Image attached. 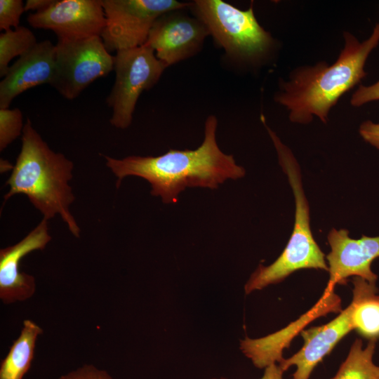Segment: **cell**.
<instances>
[{"mask_svg":"<svg viewBox=\"0 0 379 379\" xmlns=\"http://www.w3.org/2000/svg\"><path fill=\"white\" fill-rule=\"evenodd\" d=\"M218 120L214 115L205 121L204 138L195 149H169L157 157L128 156L121 159L103 155L107 166L117 178V187L126 176L145 179L151 186V194L160 197L164 203L178 201L186 187L217 189L227 179H239L245 175L232 155L226 154L216 141Z\"/></svg>","mask_w":379,"mask_h":379,"instance_id":"6da1fadb","label":"cell"},{"mask_svg":"<svg viewBox=\"0 0 379 379\" xmlns=\"http://www.w3.org/2000/svg\"><path fill=\"white\" fill-rule=\"evenodd\" d=\"M343 36L345 46L334 63L301 67L281 82L275 100L289 111L291 121L307 124L317 116L326 123L339 98L366 76L365 63L379 44V23L362 42L348 32Z\"/></svg>","mask_w":379,"mask_h":379,"instance_id":"7a4b0ae2","label":"cell"},{"mask_svg":"<svg viewBox=\"0 0 379 379\" xmlns=\"http://www.w3.org/2000/svg\"><path fill=\"white\" fill-rule=\"evenodd\" d=\"M72 169L73 163L64 154L53 152L27 119L21 149L6 182L9 191L4 201L13 195L25 194L43 218L48 220L60 215L71 233L79 237L80 228L69 211L74 200L68 184Z\"/></svg>","mask_w":379,"mask_h":379,"instance_id":"3957f363","label":"cell"},{"mask_svg":"<svg viewBox=\"0 0 379 379\" xmlns=\"http://www.w3.org/2000/svg\"><path fill=\"white\" fill-rule=\"evenodd\" d=\"M276 148L279 164L288 177L295 203L292 234L278 258L268 266L260 265L244 286L245 293L277 284L295 271L316 269L328 271L325 255L314 240L310 227V208L302 188L299 165L291 149L265 125Z\"/></svg>","mask_w":379,"mask_h":379,"instance_id":"277c9868","label":"cell"},{"mask_svg":"<svg viewBox=\"0 0 379 379\" xmlns=\"http://www.w3.org/2000/svg\"><path fill=\"white\" fill-rule=\"evenodd\" d=\"M190 7L230 56L255 59L272 44L270 34L255 18L252 6L244 11L221 0H196Z\"/></svg>","mask_w":379,"mask_h":379,"instance_id":"5b68a950","label":"cell"},{"mask_svg":"<svg viewBox=\"0 0 379 379\" xmlns=\"http://www.w3.org/2000/svg\"><path fill=\"white\" fill-rule=\"evenodd\" d=\"M166 67L147 44L116 52L115 79L107 98L113 126L125 129L131 125L140 94L157 83Z\"/></svg>","mask_w":379,"mask_h":379,"instance_id":"8992f818","label":"cell"},{"mask_svg":"<svg viewBox=\"0 0 379 379\" xmlns=\"http://www.w3.org/2000/svg\"><path fill=\"white\" fill-rule=\"evenodd\" d=\"M113 69L114 56L105 48L101 36L58 38L50 85L65 98L74 100Z\"/></svg>","mask_w":379,"mask_h":379,"instance_id":"52a82bcc","label":"cell"},{"mask_svg":"<svg viewBox=\"0 0 379 379\" xmlns=\"http://www.w3.org/2000/svg\"><path fill=\"white\" fill-rule=\"evenodd\" d=\"M105 25L101 38L110 53L141 46L162 15L190 6L175 0H102Z\"/></svg>","mask_w":379,"mask_h":379,"instance_id":"ba28073f","label":"cell"},{"mask_svg":"<svg viewBox=\"0 0 379 379\" xmlns=\"http://www.w3.org/2000/svg\"><path fill=\"white\" fill-rule=\"evenodd\" d=\"M27 20L34 28L51 30L64 39L101 36L105 25L102 0H55Z\"/></svg>","mask_w":379,"mask_h":379,"instance_id":"9c48e42d","label":"cell"},{"mask_svg":"<svg viewBox=\"0 0 379 379\" xmlns=\"http://www.w3.org/2000/svg\"><path fill=\"white\" fill-rule=\"evenodd\" d=\"M331 251L326 256L329 279L326 287L335 288L354 276L375 284L377 275L371 270L372 262L379 258V236L362 235L359 239L349 237L345 229L333 228L328 234Z\"/></svg>","mask_w":379,"mask_h":379,"instance_id":"30bf717a","label":"cell"},{"mask_svg":"<svg viewBox=\"0 0 379 379\" xmlns=\"http://www.w3.org/2000/svg\"><path fill=\"white\" fill-rule=\"evenodd\" d=\"M176 11L166 13L156 20L146 42L166 67L196 53L209 34L198 18Z\"/></svg>","mask_w":379,"mask_h":379,"instance_id":"8fae6325","label":"cell"},{"mask_svg":"<svg viewBox=\"0 0 379 379\" xmlns=\"http://www.w3.org/2000/svg\"><path fill=\"white\" fill-rule=\"evenodd\" d=\"M341 311V299L334 292V288L326 287L318 302L298 319L262 338L252 339L246 336L240 342V350L258 368L279 364L284 359L283 350L288 347L292 339L301 333L307 324L330 312Z\"/></svg>","mask_w":379,"mask_h":379,"instance_id":"7c38bea8","label":"cell"},{"mask_svg":"<svg viewBox=\"0 0 379 379\" xmlns=\"http://www.w3.org/2000/svg\"><path fill=\"white\" fill-rule=\"evenodd\" d=\"M51 240L48 220L43 218L21 241L0 250V298L4 303L25 301L34 295L35 279L20 271V261L28 253L44 249Z\"/></svg>","mask_w":379,"mask_h":379,"instance_id":"4fadbf2b","label":"cell"},{"mask_svg":"<svg viewBox=\"0 0 379 379\" xmlns=\"http://www.w3.org/2000/svg\"><path fill=\"white\" fill-rule=\"evenodd\" d=\"M352 330L354 328L349 305L331 321L302 330L300 333L304 340L302 348L291 357L284 358L278 364L284 372L291 366H295L293 379H309L317 364Z\"/></svg>","mask_w":379,"mask_h":379,"instance_id":"5bb4252c","label":"cell"},{"mask_svg":"<svg viewBox=\"0 0 379 379\" xmlns=\"http://www.w3.org/2000/svg\"><path fill=\"white\" fill-rule=\"evenodd\" d=\"M55 45L44 40L10 66L0 82V108L9 107L20 94L35 86L50 84L55 69Z\"/></svg>","mask_w":379,"mask_h":379,"instance_id":"9a60e30c","label":"cell"},{"mask_svg":"<svg viewBox=\"0 0 379 379\" xmlns=\"http://www.w3.org/2000/svg\"><path fill=\"white\" fill-rule=\"evenodd\" d=\"M351 321L354 330L370 340L379 338V295L374 284L355 277L352 281Z\"/></svg>","mask_w":379,"mask_h":379,"instance_id":"2e32d148","label":"cell"},{"mask_svg":"<svg viewBox=\"0 0 379 379\" xmlns=\"http://www.w3.org/2000/svg\"><path fill=\"white\" fill-rule=\"evenodd\" d=\"M42 328L34 321L25 319L18 338L1 360L0 379H22L29 370L38 337Z\"/></svg>","mask_w":379,"mask_h":379,"instance_id":"e0dca14e","label":"cell"},{"mask_svg":"<svg viewBox=\"0 0 379 379\" xmlns=\"http://www.w3.org/2000/svg\"><path fill=\"white\" fill-rule=\"evenodd\" d=\"M375 341L370 340L364 348L361 340L357 339L332 379H379V366L373 361Z\"/></svg>","mask_w":379,"mask_h":379,"instance_id":"ac0fdd59","label":"cell"},{"mask_svg":"<svg viewBox=\"0 0 379 379\" xmlns=\"http://www.w3.org/2000/svg\"><path fill=\"white\" fill-rule=\"evenodd\" d=\"M36 44L34 33L25 26L20 25L2 32L0 34V77L6 74L13 59L23 55Z\"/></svg>","mask_w":379,"mask_h":379,"instance_id":"d6986e66","label":"cell"},{"mask_svg":"<svg viewBox=\"0 0 379 379\" xmlns=\"http://www.w3.org/2000/svg\"><path fill=\"white\" fill-rule=\"evenodd\" d=\"M22 113L19 108H0V150L22 133Z\"/></svg>","mask_w":379,"mask_h":379,"instance_id":"ffe728a7","label":"cell"},{"mask_svg":"<svg viewBox=\"0 0 379 379\" xmlns=\"http://www.w3.org/2000/svg\"><path fill=\"white\" fill-rule=\"evenodd\" d=\"M24 12L22 0H0V29L4 32L18 27Z\"/></svg>","mask_w":379,"mask_h":379,"instance_id":"44dd1931","label":"cell"},{"mask_svg":"<svg viewBox=\"0 0 379 379\" xmlns=\"http://www.w3.org/2000/svg\"><path fill=\"white\" fill-rule=\"evenodd\" d=\"M59 379H114L106 371L101 370L93 365H84L72 371Z\"/></svg>","mask_w":379,"mask_h":379,"instance_id":"7402d4cb","label":"cell"},{"mask_svg":"<svg viewBox=\"0 0 379 379\" xmlns=\"http://www.w3.org/2000/svg\"><path fill=\"white\" fill-rule=\"evenodd\" d=\"M379 100V80L374 84L359 86L352 94L350 103L354 107H360L367 102Z\"/></svg>","mask_w":379,"mask_h":379,"instance_id":"603a6c76","label":"cell"},{"mask_svg":"<svg viewBox=\"0 0 379 379\" xmlns=\"http://www.w3.org/2000/svg\"><path fill=\"white\" fill-rule=\"evenodd\" d=\"M359 131L365 141L379 149V124L366 121L361 124Z\"/></svg>","mask_w":379,"mask_h":379,"instance_id":"cb8c5ba5","label":"cell"},{"mask_svg":"<svg viewBox=\"0 0 379 379\" xmlns=\"http://www.w3.org/2000/svg\"><path fill=\"white\" fill-rule=\"evenodd\" d=\"M264 373L260 379H284L283 374L284 371L281 368L278 364H274L264 368ZM217 379V378H213ZM219 379H227L220 378Z\"/></svg>","mask_w":379,"mask_h":379,"instance_id":"d4e9b609","label":"cell"},{"mask_svg":"<svg viewBox=\"0 0 379 379\" xmlns=\"http://www.w3.org/2000/svg\"><path fill=\"white\" fill-rule=\"evenodd\" d=\"M55 0H27L25 3V11L39 12L48 8Z\"/></svg>","mask_w":379,"mask_h":379,"instance_id":"484cf974","label":"cell"}]
</instances>
